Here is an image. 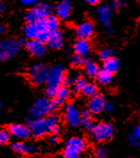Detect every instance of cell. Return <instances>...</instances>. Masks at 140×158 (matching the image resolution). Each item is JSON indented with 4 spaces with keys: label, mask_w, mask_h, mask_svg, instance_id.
Listing matches in <instances>:
<instances>
[{
    "label": "cell",
    "mask_w": 140,
    "mask_h": 158,
    "mask_svg": "<svg viewBox=\"0 0 140 158\" xmlns=\"http://www.w3.org/2000/svg\"><path fill=\"white\" fill-rule=\"evenodd\" d=\"M59 134H54V133H50L49 141L51 144H56L59 142Z\"/></svg>",
    "instance_id": "8d00e7d4"
},
{
    "label": "cell",
    "mask_w": 140,
    "mask_h": 158,
    "mask_svg": "<svg viewBox=\"0 0 140 158\" xmlns=\"http://www.w3.org/2000/svg\"><path fill=\"white\" fill-rule=\"evenodd\" d=\"M97 17L99 22L104 26L105 31L108 35L113 34V29L111 26L113 18V8L110 6L104 5L100 6L97 9Z\"/></svg>",
    "instance_id": "9c48e42d"
},
{
    "label": "cell",
    "mask_w": 140,
    "mask_h": 158,
    "mask_svg": "<svg viewBox=\"0 0 140 158\" xmlns=\"http://www.w3.org/2000/svg\"><path fill=\"white\" fill-rule=\"evenodd\" d=\"M12 148L15 152L21 155H32L36 151V148L34 145L27 142H21V141L14 143Z\"/></svg>",
    "instance_id": "d6986e66"
},
{
    "label": "cell",
    "mask_w": 140,
    "mask_h": 158,
    "mask_svg": "<svg viewBox=\"0 0 140 158\" xmlns=\"http://www.w3.org/2000/svg\"><path fill=\"white\" fill-rule=\"evenodd\" d=\"M105 102V99L102 95L96 94L90 98L87 104V109L91 112V115H98L104 111Z\"/></svg>",
    "instance_id": "4fadbf2b"
},
{
    "label": "cell",
    "mask_w": 140,
    "mask_h": 158,
    "mask_svg": "<svg viewBox=\"0 0 140 158\" xmlns=\"http://www.w3.org/2000/svg\"><path fill=\"white\" fill-rule=\"evenodd\" d=\"M56 108H54L52 101L49 98H40L34 102L29 110V118L36 119L52 115Z\"/></svg>",
    "instance_id": "7a4b0ae2"
},
{
    "label": "cell",
    "mask_w": 140,
    "mask_h": 158,
    "mask_svg": "<svg viewBox=\"0 0 140 158\" xmlns=\"http://www.w3.org/2000/svg\"><path fill=\"white\" fill-rule=\"evenodd\" d=\"M84 70L85 75L89 77H96L99 72L98 65L93 60H86L85 64L84 65Z\"/></svg>",
    "instance_id": "44dd1931"
},
{
    "label": "cell",
    "mask_w": 140,
    "mask_h": 158,
    "mask_svg": "<svg viewBox=\"0 0 140 158\" xmlns=\"http://www.w3.org/2000/svg\"><path fill=\"white\" fill-rule=\"evenodd\" d=\"M23 41L15 39H6L0 42V61L13 59L19 52Z\"/></svg>",
    "instance_id": "5b68a950"
},
{
    "label": "cell",
    "mask_w": 140,
    "mask_h": 158,
    "mask_svg": "<svg viewBox=\"0 0 140 158\" xmlns=\"http://www.w3.org/2000/svg\"><path fill=\"white\" fill-rule=\"evenodd\" d=\"M82 93L84 96L91 98L92 96L98 94V86L93 83H87Z\"/></svg>",
    "instance_id": "4316f807"
},
{
    "label": "cell",
    "mask_w": 140,
    "mask_h": 158,
    "mask_svg": "<svg viewBox=\"0 0 140 158\" xmlns=\"http://www.w3.org/2000/svg\"><path fill=\"white\" fill-rule=\"evenodd\" d=\"M6 11V5L2 2H0V14H3Z\"/></svg>",
    "instance_id": "60d3db41"
},
{
    "label": "cell",
    "mask_w": 140,
    "mask_h": 158,
    "mask_svg": "<svg viewBox=\"0 0 140 158\" xmlns=\"http://www.w3.org/2000/svg\"><path fill=\"white\" fill-rule=\"evenodd\" d=\"M26 49L31 55L36 58L43 57L46 52L45 44L42 43L36 39L28 40L26 43Z\"/></svg>",
    "instance_id": "5bb4252c"
},
{
    "label": "cell",
    "mask_w": 140,
    "mask_h": 158,
    "mask_svg": "<svg viewBox=\"0 0 140 158\" xmlns=\"http://www.w3.org/2000/svg\"><path fill=\"white\" fill-rule=\"evenodd\" d=\"M51 101H52V104H53L54 108H56V110L59 108H60V107L63 105V103H64V101L60 100V99H58V98H56V97H55L54 99H52Z\"/></svg>",
    "instance_id": "d590c367"
},
{
    "label": "cell",
    "mask_w": 140,
    "mask_h": 158,
    "mask_svg": "<svg viewBox=\"0 0 140 158\" xmlns=\"http://www.w3.org/2000/svg\"><path fill=\"white\" fill-rule=\"evenodd\" d=\"M70 96H71V91H70L68 86L61 85L60 86H59L57 88L56 98L60 99L62 101H66V100L69 99Z\"/></svg>",
    "instance_id": "484cf974"
},
{
    "label": "cell",
    "mask_w": 140,
    "mask_h": 158,
    "mask_svg": "<svg viewBox=\"0 0 140 158\" xmlns=\"http://www.w3.org/2000/svg\"><path fill=\"white\" fill-rule=\"evenodd\" d=\"M65 69L64 67L60 64L53 65L48 69V76L46 79L47 86L58 88L63 84V79L65 77Z\"/></svg>",
    "instance_id": "ba28073f"
},
{
    "label": "cell",
    "mask_w": 140,
    "mask_h": 158,
    "mask_svg": "<svg viewBox=\"0 0 140 158\" xmlns=\"http://www.w3.org/2000/svg\"><path fill=\"white\" fill-rule=\"evenodd\" d=\"M6 27L5 26H3V25H0V35H2V34H4L5 32H6Z\"/></svg>",
    "instance_id": "b9f144b4"
},
{
    "label": "cell",
    "mask_w": 140,
    "mask_h": 158,
    "mask_svg": "<svg viewBox=\"0 0 140 158\" xmlns=\"http://www.w3.org/2000/svg\"><path fill=\"white\" fill-rule=\"evenodd\" d=\"M56 93L57 88H54V87L47 86V88L45 89V95L49 99H54L56 97Z\"/></svg>",
    "instance_id": "836d02e7"
},
{
    "label": "cell",
    "mask_w": 140,
    "mask_h": 158,
    "mask_svg": "<svg viewBox=\"0 0 140 158\" xmlns=\"http://www.w3.org/2000/svg\"><path fill=\"white\" fill-rule=\"evenodd\" d=\"M3 107V104H2V102H0V108Z\"/></svg>",
    "instance_id": "7bdbcfd3"
},
{
    "label": "cell",
    "mask_w": 140,
    "mask_h": 158,
    "mask_svg": "<svg viewBox=\"0 0 140 158\" xmlns=\"http://www.w3.org/2000/svg\"><path fill=\"white\" fill-rule=\"evenodd\" d=\"M139 115H140V110H139Z\"/></svg>",
    "instance_id": "ee69618b"
},
{
    "label": "cell",
    "mask_w": 140,
    "mask_h": 158,
    "mask_svg": "<svg viewBox=\"0 0 140 158\" xmlns=\"http://www.w3.org/2000/svg\"><path fill=\"white\" fill-rule=\"evenodd\" d=\"M135 136H137L138 139H140V124L138 125H136L133 128V131H132Z\"/></svg>",
    "instance_id": "f35d334b"
},
{
    "label": "cell",
    "mask_w": 140,
    "mask_h": 158,
    "mask_svg": "<svg viewBox=\"0 0 140 158\" xmlns=\"http://www.w3.org/2000/svg\"><path fill=\"white\" fill-rule=\"evenodd\" d=\"M95 32V26L93 22L85 21L80 23L76 29V34L78 38L89 40L91 38Z\"/></svg>",
    "instance_id": "7c38bea8"
},
{
    "label": "cell",
    "mask_w": 140,
    "mask_h": 158,
    "mask_svg": "<svg viewBox=\"0 0 140 158\" xmlns=\"http://www.w3.org/2000/svg\"><path fill=\"white\" fill-rule=\"evenodd\" d=\"M21 4L26 6H32L37 3V0H21Z\"/></svg>",
    "instance_id": "74e56055"
},
{
    "label": "cell",
    "mask_w": 140,
    "mask_h": 158,
    "mask_svg": "<svg viewBox=\"0 0 140 158\" xmlns=\"http://www.w3.org/2000/svg\"><path fill=\"white\" fill-rule=\"evenodd\" d=\"M64 121L71 127H78L82 124V113L74 103H68L64 108Z\"/></svg>",
    "instance_id": "52a82bcc"
},
{
    "label": "cell",
    "mask_w": 140,
    "mask_h": 158,
    "mask_svg": "<svg viewBox=\"0 0 140 158\" xmlns=\"http://www.w3.org/2000/svg\"><path fill=\"white\" fill-rule=\"evenodd\" d=\"M45 22H46V26L47 29L50 32H55L57 30H59V27H60V19L55 16V15H50L46 19H45Z\"/></svg>",
    "instance_id": "d4e9b609"
},
{
    "label": "cell",
    "mask_w": 140,
    "mask_h": 158,
    "mask_svg": "<svg viewBox=\"0 0 140 158\" xmlns=\"http://www.w3.org/2000/svg\"><path fill=\"white\" fill-rule=\"evenodd\" d=\"M114 52L110 48H105V49H102L98 52V58L99 60H101L102 61H105L109 60L110 58L114 57Z\"/></svg>",
    "instance_id": "f1b7e54d"
},
{
    "label": "cell",
    "mask_w": 140,
    "mask_h": 158,
    "mask_svg": "<svg viewBox=\"0 0 140 158\" xmlns=\"http://www.w3.org/2000/svg\"><path fill=\"white\" fill-rule=\"evenodd\" d=\"M91 50V44L89 40L78 38L74 44V51L76 54H79L82 56H86L90 53Z\"/></svg>",
    "instance_id": "e0dca14e"
},
{
    "label": "cell",
    "mask_w": 140,
    "mask_h": 158,
    "mask_svg": "<svg viewBox=\"0 0 140 158\" xmlns=\"http://www.w3.org/2000/svg\"><path fill=\"white\" fill-rule=\"evenodd\" d=\"M47 44H48L50 48H51L53 50H58V49L61 48L64 44V37L62 33L60 30H57L55 32H51Z\"/></svg>",
    "instance_id": "ac0fdd59"
},
{
    "label": "cell",
    "mask_w": 140,
    "mask_h": 158,
    "mask_svg": "<svg viewBox=\"0 0 140 158\" xmlns=\"http://www.w3.org/2000/svg\"><path fill=\"white\" fill-rule=\"evenodd\" d=\"M93 155L95 158H107L108 152L105 147L102 146H98L94 148L93 150Z\"/></svg>",
    "instance_id": "f546056e"
},
{
    "label": "cell",
    "mask_w": 140,
    "mask_h": 158,
    "mask_svg": "<svg viewBox=\"0 0 140 158\" xmlns=\"http://www.w3.org/2000/svg\"><path fill=\"white\" fill-rule=\"evenodd\" d=\"M128 140H129V143L130 144L132 147H136V148L140 147V139H138L137 136H135L133 133L128 137Z\"/></svg>",
    "instance_id": "d6a6232c"
},
{
    "label": "cell",
    "mask_w": 140,
    "mask_h": 158,
    "mask_svg": "<svg viewBox=\"0 0 140 158\" xmlns=\"http://www.w3.org/2000/svg\"><path fill=\"white\" fill-rule=\"evenodd\" d=\"M114 134V128L110 123H99L91 130V138L97 142H104L111 139Z\"/></svg>",
    "instance_id": "8992f818"
},
{
    "label": "cell",
    "mask_w": 140,
    "mask_h": 158,
    "mask_svg": "<svg viewBox=\"0 0 140 158\" xmlns=\"http://www.w3.org/2000/svg\"><path fill=\"white\" fill-rule=\"evenodd\" d=\"M86 141L80 137H72L67 141L63 150L64 158H79L86 148Z\"/></svg>",
    "instance_id": "277c9868"
},
{
    "label": "cell",
    "mask_w": 140,
    "mask_h": 158,
    "mask_svg": "<svg viewBox=\"0 0 140 158\" xmlns=\"http://www.w3.org/2000/svg\"><path fill=\"white\" fill-rule=\"evenodd\" d=\"M46 30H48V29H47L45 19H44V20L34 22V23H27V25L23 29V33H24V36H26L28 40H32V39H36V37L41 32L46 31Z\"/></svg>",
    "instance_id": "8fae6325"
},
{
    "label": "cell",
    "mask_w": 140,
    "mask_h": 158,
    "mask_svg": "<svg viewBox=\"0 0 140 158\" xmlns=\"http://www.w3.org/2000/svg\"><path fill=\"white\" fill-rule=\"evenodd\" d=\"M57 125H59V117L52 114L42 118L30 119L28 127L35 138H41L50 134Z\"/></svg>",
    "instance_id": "6da1fadb"
},
{
    "label": "cell",
    "mask_w": 140,
    "mask_h": 158,
    "mask_svg": "<svg viewBox=\"0 0 140 158\" xmlns=\"http://www.w3.org/2000/svg\"><path fill=\"white\" fill-rule=\"evenodd\" d=\"M8 131L11 136L19 139H26L31 135V131L28 126L19 123L10 125L8 128Z\"/></svg>",
    "instance_id": "9a60e30c"
},
{
    "label": "cell",
    "mask_w": 140,
    "mask_h": 158,
    "mask_svg": "<svg viewBox=\"0 0 140 158\" xmlns=\"http://www.w3.org/2000/svg\"><path fill=\"white\" fill-rule=\"evenodd\" d=\"M115 108V106L114 104L111 102V101H105V106H104V111L105 112H112L114 110Z\"/></svg>",
    "instance_id": "e575fe53"
},
{
    "label": "cell",
    "mask_w": 140,
    "mask_h": 158,
    "mask_svg": "<svg viewBox=\"0 0 140 158\" xmlns=\"http://www.w3.org/2000/svg\"><path fill=\"white\" fill-rule=\"evenodd\" d=\"M126 5V0H111V7L113 9H121Z\"/></svg>",
    "instance_id": "1f68e13d"
},
{
    "label": "cell",
    "mask_w": 140,
    "mask_h": 158,
    "mask_svg": "<svg viewBox=\"0 0 140 158\" xmlns=\"http://www.w3.org/2000/svg\"><path fill=\"white\" fill-rule=\"evenodd\" d=\"M84 1L91 6H97L100 2V0H84Z\"/></svg>",
    "instance_id": "ab89813d"
},
{
    "label": "cell",
    "mask_w": 140,
    "mask_h": 158,
    "mask_svg": "<svg viewBox=\"0 0 140 158\" xmlns=\"http://www.w3.org/2000/svg\"><path fill=\"white\" fill-rule=\"evenodd\" d=\"M96 80L99 85H109L113 80V75L108 73V72L105 71L103 69L99 70L98 73V75L96 76Z\"/></svg>",
    "instance_id": "603a6c76"
},
{
    "label": "cell",
    "mask_w": 140,
    "mask_h": 158,
    "mask_svg": "<svg viewBox=\"0 0 140 158\" xmlns=\"http://www.w3.org/2000/svg\"><path fill=\"white\" fill-rule=\"evenodd\" d=\"M86 60H87L85 59V56L75 54L71 57V64L75 68H80V67H84Z\"/></svg>",
    "instance_id": "83f0119b"
},
{
    "label": "cell",
    "mask_w": 140,
    "mask_h": 158,
    "mask_svg": "<svg viewBox=\"0 0 140 158\" xmlns=\"http://www.w3.org/2000/svg\"><path fill=\"white\" fill-rule=\"evenodd\" d=\"M10 133L8 131L0 129V145H5L10 140Z\"/></svg>",
    "instance_id": "4dcf8cb0"
},
{
    "label": "cell",
    "mask_w": 140,
    "mask_h": 158,
    "mask_svg": "<svg viewBox=\"0 0 140 158\" xmlns=\"http://www.w3.org/2000/svg\"><path fill=\"white\" fill-rule=\"evenodd\" d=\"M51 15V6L48 3L40 2L36 3L32 8H30L25 15V19L28 23H34L46 19Z\"/></svg>",
    "instance_id": "3957f363"
},
{
    "label": "cell",
    "mask_w": 140,
    "mask_h": 158,
    "mask_svg": "<svg viewBox=\"0 0 140 158\" xmlns=\"http://www.w3.org/2000/svg\"><path fill=\"white\" fill-rule=\"evenodd\" d=\"M48 68L43 64H35L30 67L28 77L30 81L35 85H42L46 83L48 76Z\"/></svg>",
    "instance_id": "30bf717a"
},
{
    "label": "cell",
    "mask_w": 140,
    "mask_h": 158,
    "mask_svg": "<svg viewBox=\"0 0 140 158\" xmlns=\"http://www.w3.org/2000/svg\"><path fill=\"white\" fill-rule=\"evenodd\" d=\"M120 61L117 58L112 57L109 60L103 61V66H102V69L105 71L108 72L110 74L113 75L114 73H116L117 70L119 69Z\"/></svg>",
    "instance_id": "ffe728a7"
},
{
    "label": "cell",
    "mask_w": 140,
    "mask_h": 158,
    "mask_svg": "<svg viewBox=\"0 0 140 158\" xmlns=\"http://www.w3.org/2000/svg\"><path fill=\"white\" fill-rule=\"evenodd\" d=\"M55 16L60 20L68 19L72 13V5L68 0H62L59 2L54 7Z\"/></svg>",
    "instance_id": "2e32d148"
},
{
    "label": "cell",
    "mask_w": 140,
    "mask_h": 158,
    "mask_svg": "<svg viewBox=\"0 0 140 158\" xmlns=\"http://www.w3.org/2000/svg\"><path fill=\"white\" fill-rule=\"evenodd\" d=\"M86 85H87V81L84 77H76L73 78L71 84L73 91L76 93H82Z\"/></svg>",
    "instance_id": "cb8c5ba5"
},
{
    "label": "cell",
    "mask_w": 140,
    "mask_h": 158,
    "mask_svg": "<svg viewBox=\"0 0 140 158\" xmlns=\"http://www.w3.org/2000/svg\"><path fill=\"white\" fill-rule=\"evenodd\" d=\"M81 113H82V125L86 131L91 132V130L95 126V123L91 118L92 115L88 109H84L83 111H81Z\"/></svg>",
    "instance_id": "7402d4cb"
}]
</instances>
